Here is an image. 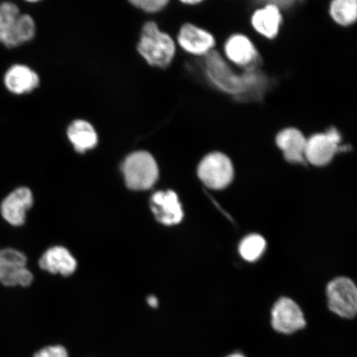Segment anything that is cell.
Here are the masks:
<instances>
[{
  "instance_id": "obj_18",
  "label": "cell",
  "mask_w": 357,
  "mask_h": 357,
  "mask_svg": "<svg viewBox=\"0 0 357 357\" xmlns=\"http://www.w3.org/2000/svg\"><path fill=\"white\" fill-rule=\"evenodd\" d=\"M35 34L36 24L33 17L26 13H21L13 28L0 39V43L7 48H15L30 42Z\"/></svg>"
},
{
  "instance_id": "obj_14",
  "label": "cell",
  "mask_w": 357,
  "mask_h": 357,
  "mask_svg": "<svg viewBox=\"0 0 357 357\" xmlns=\"http://www.w3.org/2000/svg\"><path fill=\"white\" fill-rule=\"evenodd\" d=\"M227 58L234 63L252 70L258 60L255 46L250 39L242 34H236L227 40L225 44Z\"/></svg>"
},
{
  "instance_id": "obj_26",
  "label": "cell",
  "mask_w": 357,
  "mask_h": 357,
  "mask_svg": "<svg viewBox=\"0 0 357 357\" xmlns=\"http://www.w3.org/2000/svg\"><path fill=\"white\" fill-rule=\"evenodd\" d=\"M229 357H245V356H243V355H240V354H234V355H231Z\"/></svg>"
},
{
  "instance_id": "obj_17",
  "label": "cell",
  "mask_w": 357,
  "mask_h": 357,
  "mask_svg": "<svg viewBox=\"0 0 357 357\" xmlns=\"http://www.w3.org/2000/svg\"><path fill=\"white\" fill-rule=\"evenodd\" d=\"M282 16L278 6L269 3L254 13L252 24L254 29L263 37L272 39L278 34Z\"/></svg>"
},
{
  "instance_id": "obj_7",
  "label": "cell",
  "mask_w": 357,
  "mask_h": 357,
  "mask_svg": "<svg viewBox=\"0 0 357 357\" xmlns=\"http://www.w3.org/2000/svg\"><path fill=\"white\" fill-rule=\"evenodd\" d=\"M340 142V134L334 128L325 133L314 134L307 139L305 160L312 166H326L337 154Z\"/></svg>"
},
{
  "instance_id": "obj_13",
  "label": "cell",
  "mask_w": 357,
  "mask_h": 357,
  "mask_svg": "<svg viewBox=\"0 0 357 357\" xmlns=\"http://www.w3.org/2000/svg\"><path fill=\"white\" fill-rule=\"evenodd\" d=\"M275 142L289 162L305 163V151L307 139L297 128H289L280 131L276 136Z\"/></svg>"
},
{
  "instance_id": "obj_25",
  "label": "cell",
  "mask_w": 357,
  "mask_h": 357,
  "mask_svg": "<svg viewBox=\"0 0 357 357\" xmlns=\"http://www.w3.org/2000/svg\"><path fill=\"white\" fill-rule=\"evenodd\" d=\"M183 3L186 4H197L199 3L200 1H183Z\"/></svg>"
},
{
  "instance_id": "obj_6",
  "label": "cell",
  "mask_w": 357,
  "mask_h": 357,
  "mask_svg": "<svg viewBox=\"0 0 357 357\" xmlns=\"http://www.w3.org/2000/svg\"><path fill=\"white\" fill-rule=\"evenodd\" d=\"M328 307L335 314L345 319H354L357 311V289L350 279L333 280L327 289Z\"/></svg>"
},
{
  "instance_id": "obj_24",
  "label": "cell",
  "mask_w": 357,
  "mask_h": 357,
  "mask_svg": "<svg viewBox=\"0 0 357 357\" xmlns=\"http://www.w3.org/2000/svg\"><path fill=\"white\" fill-rule=\"evenodd\" d=\"M147 303H149L151 307H156L158 306V298H156L155 296H149L147 298Z\"/></svg>"
},
{
  "instance_id": "obj_2",
  "label": "cell",
  "mask_w": 357,
  "mask_h": 357,
  "mask_svg": "<svg viewBox=\"0 0 357 357\" xmlns=\"http://www.w3.org/2000/svg\"><path fill=\"white\" fill-rule=\"evenodd\" d=\"M205 63L208 77L211 82L222 91L231 95H241L248 92L258 82L257 75L252 73L243 75H236L215 51L208 53Z\"/></svg>"
},
{
  "instance_id": "obj_9",
  "label": "cell",
  "mask_w": 357,
  "mask_h": 357,
  "mask_svg": "<svg viewBox=\"0 0 357 357\" xmlns=\"http://www.w3.org/2000/svg\"><path fill=\"white\" fill-rule=\"evenodd\" d=\"M150 207L155 220L164 225H178L184 218L178 195L172 190L155 192L151 196Z\"/></svg>"
},
{
  "instance_id": "obj_19",
  "label": "cell",
  "mask_w": 357,
  "mask_h": 357,
  "mask_svg": "<svg viewBox=\"0 0 357 357\" xmlns=\"http://www.w3.org/2000/svg\"><path fill=\"white\" fill-rule=\"evenodd\" d=\"M332 19L341 26L354 24L357 19L356 0H335L330 6Z\"/></svg>"
},
{
  "instance_id": "obj_20",
  "label": "cell",
  "mask_w": 357,
  "mask_h": 357,
  "mask_svg": "<svg viewBox=\"0 0 357 357\" xmlns=\"http://www.w3.org/2000/svg\"><path fill=\"white\" fill-rule=\"evenodd\" d=\"M266 240L261 236L252 234L245 236L241 243L239 252L241 256L248 261H255L265 252Z\"/></svg>"
},
{
  "instance_id": "obj_16",
  "label": "cell",
  "mask_w": 357,
  "mask_h": 357,
  "mask_svg": "<svg viewBox=\"0 0 357 357\" xmlns=\"http://www.w3.org/2000/svg\"><path fill=\"white\" fill-rule=\"evenodd\" d=\"M66 134L71 145L79 153L95 149L99 142L96 128L86 120H75L69 125Z\"/></svg>"
},
{
  "instance_id": "obj_1",
  "label": "cell",
  "mask_w": 357,
  "mask_h": 357,
  "mask_svg": "<svg viewBox=\"0 0 357 357\" xmlns=\"http://www.w3.org/2000/svg\"><path fill=\"white\" fill-rule=\"evenodd\" d=\"M137 51L147 64L166 68L176 55V43L155 22H147L142 28Z\"/></svg>"
},
{
  "instance_id": "obj_8",
  "label": "cell",
  "mask_w": 357,
  "mask_h": 357,
  "mask_svg": "<svg viewBox=\"0 0 357 357\" xmlns=\"http://www.w3.org/2000/svg\"><path fill=\"white\" fill-rule=\"evenodd\" d=\"M305 317L296 302L280 298L272 310V325L276 331L290 334L305 327Z\"/></svg>"
},
{
  "instance_id": "obj_12",
  "label": "cell",
  "mask_w": 357,
  "mask_h": 357,
  "mask_svg": "<svg viewBox=\"0 0 357 357\" xmlns=\"http://www.w3.org/2000/svg\"><path fill=\"white\" fill-rule=\"evenodd\" d=\"M178 43L187 52L194 55H207L212 51L215 39L213 35L193 24L183 25L178 34Z\"/></svg>"
},
{
  "instance_id": "obj_4",
  "label": "cell",
  "mask_w": 357,
  "mask_h": 357,
  "mask_svg": "<svg viewBox=\"0 0 357 357\" xmlns=\"http://www.w3.org/2000/svg\"><path fill=\"white\" fill-rule=\"evenodd\" d=\"M200 181L209 189L222 190L233 181L234 169L229 156L221 153L207 155L198 167Z\"/></svg>"
},
{
  "instance_id": "obj_5",
  "label": "cell",
  "mask_w": 357,
  "mask_h": 357,
  "mask_svg": "<svg viewBox=\"0 0 357 357\" xmlns=\"http://www.w3.org/2000/svg\"><path fill=\"white\" fill-rule=\"evenodd\" d=\"M26 266L24 253L12 248L0 250V282L6 287H29L33 275Z\"/></svg>"
},
{
  "instance_id": "obj_23",
  "label": "cell",
  "mask_w": 357,
  "mask_h": 357,
  "mask_svg": "<svg viewBox=\"0 0 357 357\" xmlns=\"http://www.w3.org/2000/svg\"><path fill=\"white\" fill-rule=\"evenodd\" d=\"M33 357H69L68 351L61 345L47 346L42 348Z\"/></svg>"
},
{
  "instance_id": "obj_11",
  "label": "cell",
  "mask_w": 357,
  "mask_h": 357,
  "mask_svg": "<svg viewBox=\"0 0 357 357\" xmlns=\"http://www.w3.org/2000/svg\"><path fill=\"white\" fill-rule=\"evenodd\" d=\"M4 86L13 95L32 93L39 86L40 77L29 66L15 64L8 68L3 77Z\"/></svg>"
},
{
  "instance_id": "obj_21",
  "label": "cell",
  "mask_w": 357,
  "mask_h": 357,
  "mask_svg": "<svg viewBox=\"0 0 357 357\" xmlns=\"http://www.w3.org/2000/svg\"><path fill=\"white\" fill-rule=\"evenodd\" d=\"M21 15L20 8L12 2L0 3V39L15 25Z\"/></svg>"
},
{
  "instance_id": "obj_10",
  "label": "cell",
  "mask_w": 357,
  "mask_h": 357,
  "mask_svg": "<svg viewBox=\"0 0 357 357\" xmlns=\"http://www.w3.org/2000/svg\"><path fill=\"white\" fill-rule=\"evenodd\" d=\"M33 204L32 191L20 187L3 200L0 211L4 220L13 226H22L26 220V213Z\"/></svg>"
},
{
  "instance_id": "obj_15",
  "label": "cell",
  "mask_w": 357,
  "mask_h": 357,
  "mask_svg": "<svg viewBox=\"0 0 357 357\" xmlns=\"http://www.w3.org/2000/svg\"><path fill=\"white\" fill-rule=\"evenodd\" d=\"M39 266L52 274L68 276L77 269V262L68 250L54 247L47 250L40 259Z\"/></svg>"
},
{
  "instance_id": "obj_22",
  "label": "cell",
  "mask_w": 357,
  "mask_h": 357,
  "mask_svg": "<svg viewBox=\"0 0 357 357\" xmlns=\"http://www.w3.org/2000/svg\"><path fill=\"white\" fill-rule=\"evenodd\" d=\"M132 6L142 11L149 13H158L166 8L167 0H133Z\"/></svg>"
},
{
  "instance_id": "obj_3",
  "label": "cell",
  "mask_w": 357,
  "mask_h": 357,
  "mask_svg": "<svg viewBox=\"0 0 357 357\" xmlns=\"http://www.w3.org/2000/svg\"><path fill=\"white\" fill-rule=\"evenodd\" d=\"M125 184L132 190H146L159 178V167L149 151H137L129 154L122 164Z\"/></svg>"
}]
</instances>
